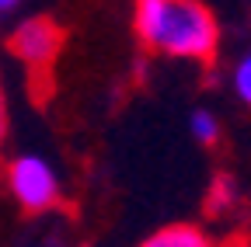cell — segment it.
Masks as SVG:
<instances>
[{
  "label": "cell",
  "instance_id": "1",
  "mask_svg": "<svg viewBox=\"0 0 251 247\" xmlns=\"http://www.w3.org/2000/svg\"><path fill=\"white\" fill-rule=\"evenodd\" d=\"M136 35L164 56L209 59L220 28L199 0H136Z\"/></svg>",
  "mask_w": 251,
  "mask_h": 247
},
{
  "label": "cell",
  "instance_id": "2",
  "mask_svg": "<svg viewBox=\"0 0 251 247\" xmlns=\"http://www.w3.org/2000/svg\"><path fill=\"white\" fill-rule=\"evenodd\" d=\"M7 184L28 212H42V209H52L59 202V178L49 167V160L35 157V153H25V157H18L11 164Z\"/></svg>",
  "mask_w": 251,
  "mask_h": 247
},
{
  "label": "cell",
  "instance_id": "3",
  "mask_svg": "<svg viewBox=\"0 0 251 247\" xmlns=\"http://www.w3.org/2000/svg\"><path fill=\"white\" fill-rule=\"evenodd\" d=\"M63 45V32H59V24L46 21V18H31L25 24H18V32L11 35V49L18 59H25L28 67H49L56 52Z\"/></svg>",
  "mask_w": 251,
  "mask_h": 247
},
{
  "label": "cell",
  "instance_id": "4",
  "mask_svg": "<svg viewBox=\"0 0 251 247\" xmlns=\"http://www.w3.org/2000/svg\"><path fill=\"white\" fill-rule=\"evenodd\" d=\"M143 247H216V244L202 230H196V226L175 223V226H164V230H157L153 237H147Z\"/></svg>",
  "mask_w": 251,
  "mask_h": 247
},
{
  "label": "cell",
  "instance_id": "5",
  "mask_svg": "<svg viewBox=\"0 0 251 247\" xmlns=\"http://www.w3.org/2000/svg\"><path fill=\"white\" fill-rule=\"evenodd\" d=\"M188 129H192V136H196L199 143H216V139H220V122H216V115L206 112V108L192 112V118H188Z\"/></svg>",
  "mask_w": 251,
  "mask_h": 247
},
{
  "label": "cell",
  "instance_id": "6",
  "mask_svg": "<svg viewBox=\"0 0 251 247\" xmlns=\"http://www.w3.org/2000/svg\"><path fill=\"white\" fill-rule=\"evenodd\" d=\"M234 90L244 105H251V52L234 67Z\"/></svg>",
  "mask_w": 251,
  "mask_h": 247
},
{
  "label": "cell",
  "instance_id": "7",
  "mask_svg": "<svg viewBox=\"0 0 251 247\" xmlns=\"http://www.w3.org/2000/svg\"><path fill=\"white\" fill-rule=\"evenodd\" d=\"M230 192H234L230 181H216L213 184V205H227L230 202Z\"/></svg>",
  "mask_w": 251,
  "mask_h": 247
},
{
  "label": "cell",
  "instance_id": "8",
  "mask_svg": "<svg viewBox=\"0 0 251 247\" xmlns=\"http://www.w3.org/2000/svg\"><path fill=\"white\" fill-rule=\"evenodd\" d=\"M18 7V0H0V18H4V14H11Z\"/></svg>",
  "mask_w": 251,
  "mask_h": 247
},
{
  "label": "cell",
  "instance_id": "9",
  "mask_svg": "<svg viewBox=\"0 0 251 247\" xmlns=\"http://www.w3.org/2000/svg\"><path fill=\"white\" fill-rule=\"evenodd\" d=\"M0 139H4V94H0Z\"/></svg>",
  "mask_w": 251,
  "mask_h": 247
},
{
  "label": "cell",
  "instance_id": "10",
  "mask_svg": "<svg viewBox=\"0 0 251 247\" xmlns=\"http://www.w3.org/2000/svg\"><path fill=\"white\" fill-rule=\"evenodd\" d=\"M230 247H248V244H230Z\"/></svg>",
  "mask_w": 251,
  "mask_h": 247
}]
</instances>
